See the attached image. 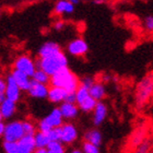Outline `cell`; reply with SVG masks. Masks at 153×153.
Listing matches in <instances>:
<instances>
[{
	"mask_svg": "<svg viewBox=\"0 0 153 153\" xmlns=\"http://www.w3.org/2000/svg\"><path fill=\"white\" fill-rule=\"evenodd\" d=\"M37 129H38V131H42V132L47 134L48 131L51 129V127L47 124V123H46V121H45V119H42L37 125Z\"/></svg>",
	"mask_w": 153,
	"mask_h": 153,
	"instance_id": "4dcf8cb0",
	"label": "cell"
},
{
	"mask_svg": "<svg viewBox=\"0 0 153 153\" xmlns=\"http://www.w3.org/2000/svg\"><path fill=\"white\" fill-rule=\"evenodd\" d=\"M90 95L89 93V89H86L85 86L79 85L78 89L76 90V103H80L81 101L88 97Z\"/></svg>",
	"mask_w": 153,
	"mask_h": 153,
	"instance_id": "484cf974",
	"label": "cell"
},
{
	"mask_svg": "<svg viewBox=\"0 0 153 153\" xmlns=\"http://www.w3.org/2000/svg\"><path fill=\"white\" fill-rule=\"evenodd\" d=\"M0 16H1V9H0Z\"/></svg>",
	"mask_w": 153,
	"mask_h": 153,
	"instance_id": "ee69618b",
	"label": "cell"
},
{
	"mask_svg": "<svg viewBox=\"0 0 153 153\" xmlns=\"http://www.w3.org/2000/svg\"><path fill=\"white\" fill-rule=\"evenodd\" d=\"M89 93L94 100H96V101H102L105 97V94H106L105 86H104V84L102 82H94L92 84V86L89 89Z\"/></svg>",
	"mask_w": 153,
	"mask_h": 153,
	"instance_id": "d6986e66",
	"label": "cell"
},
{
	"mask_svg": "<svg viewBox=\"0 0 153 153\" xmlns=\"http://www.w3.org/2000/svg\"><path fill=\"white\" fill-rule=\"evenodd\" d=\"M143 25L148 32H153V16H147L144 18Z\"/></svg>",
	"mask_w": 153,
	"mask_h": 153,
	"instance_id": "f546056e",
	"label": "cell"
},
{
	"mask_svg": "<svg viewBox=\"0 0 153 153\" xmlns=\"http://www.w3.org/2000/svg\"><path fill=\"white\" fill-rule=\"evenodd\" d=\"M65 25H66V23H65L62 20H58V21L55 22L54 29L56 30V31H61V30L65 29Z\"/></svg>",
	"mask_w": 153,
	"mask_h": 153,
	"instance_id": "e575fe53",
	"label": "cell"
},
{
	"mask_svg": "<svg viewBox=\"0 0 153 153\" xmlns=\"http://www.w3.org/2000/svg\"><path fill=\"white\" fill-rule=\"evenodd\" d=\"M59 51H61V48L58 43H56V42H46L38 49V57H51L53 55L58 54Z\"/></svg>",
	"mask_w": 153,
	"mask_h": 153,
	"instance_id": "30bf717a",
	"label": "cell"
},
{
	"mask_svg": "<svg viewBox=\"0 0 153 153\" xmlns=\"http://www.w3.org/2000/svg\"><path fill=\"white\" fill-rule=\"evenodd\" d=\"M48 84L36 82L35 80L31 79L30 88L26 92L29 93L30 96H32L34 99H47L48 94Z\"/></svg>",
	"mask_w": 153,
	"mask_h": 153,
	"instance_id": "9c48e42d",
	"label": "cell"
},
{
	"mask_svg": "<svg viewBox=\"0 0 153 153\" xmlns=\"http://www.w3.org/2000/svg\"><path fill=\"white\" fill-rule=\"evenodd\" d=\"M23 130H24V134H32L34 136V134L36 132V127L35 125L31 123V121H22Z\"/></svg>",
	"mask_w": 153,
	"mask_h": 153,
	"instance_id": "4316f807",
	"label": "cell"
},
{
	"mask_svg": "<svg viewBox=\"0 0 153 153\" xmlns=\"http://www.w3.org/2000/svg\"><path fill=\"white\" fill-rule=\"evenodd\" d=\"M18 147H19V153H33L36 149L34 137L32 134H24L18 141Z\"/></svg>",
	"mask_w": 153,
	"mask_h": 153,
	"instance_id": "7c38bea8",
	"label": "cell"
},
{
	"mask_svg": "<svg viewBox=\"0 0 153 153\" xmlns=\"http://www.w3.org/2000/svg\"><path fill=\"white\" fill-rule=\"evenodd\" d=\"M59 109L64 119H68V120L76 118L79 114V107L74 103L62 102L59 106Z\"/></svg>",
	"mask_w": 153,
	"mask_h": 153,
	"instance_id": "4fadbf2b",
	"label": "cell"
},
{
	"mask_svg": "<svg viewBox=\"0 0 153 153\" xmlns=\"http://www.w3.org/2000/svg\"><path fill=\"white\" fill-rule=\"evenodd\" d=\"M35 64L36 68L44 70L48 76H51L60 69L68 67V58L62 51H59L58 54L53 55L51 57L38 58V60L35 61Z\"/></svg>",
	"mask_w": 153,
	"mask_h": 153,
	"instance_id": "7a4b0ae2",
	"label": "cell"
},
{
	"mask_svg": "<svg viewBox=\"0 0 153 153\" xmlns=\"http://www.w3.org/2000/svg\"><path fill=\"white\" fill-rule=\"evenodd\" d=\"M68 1H70L72 4H74V6H76V4H79V3H80V0H68Z\"/></svg>",
	"mask_w": 153,
	"mask_h": 153,
	"instance_id": "60d3db41",
	"label": "cell"
},
{
	"mask_svg": "<svg viewBox=\"0 0 153 153\" xmlns=\"http://www.w3.org/2000/svg\"><path fill=\"white\" fill-rule=\"evenodd\" d=\"M149 150V143H143L138 147V150L136 153H148Z\"/></svg>",
	"mask_w": 153,
	"mask_h": 153,
	"instance_id": "d590c367",
	"label": "cell"
},
{
	"mask_svg": "<svg viewBox=\"0 0 153 153\" xmlns=\"http://www.w3.org/2000/svg\"><path fill=\"white\" fill-rule=\"evenodd\" d=\"M11 76H13V79L16 82V84L19 85L21 91H27L29 90L30 83H31V76H29L22 71L16 70V69H13L12 72H11Z\"/></svg>",
	"mask_w": 153,
	"mask_h": 153,
	"instance_id": "9a60e30c",
	"label": "cell"
},
{
	"mask_svg": "<svg viewBox=\"0 0 153 153\" xmlns=\"http://www.w3.org/2000/svg\"><path fill=\"white\" fill-rule=\"evenodd\" d=\"M0 112L3 119H10L16 112V102L4 99L0 103Z\"/></svg>",
	"mask_w": 153,
	"mask_h": 153,
	"instance_id": "2e32d148",
	"label": "cell"
},
{
	"mask_svg": "<svg viewBox=\"0 0 153 153\" xmlns=\"http://www.w3.org/2000/svg\"><path fill=\"white\" fill-rule=\"evenodd\" d=\"M33 137H34V142H35L36 148H46L48 143L51 142L47 134L42 132V131H36Z\"/></svg>",
	"mask_w": 153,
	"mask_h": 153,
	"instance_id": "7402d4cb",
	"label": "cell"
},
{
	"mask_svg": "<svg viewBox=\"0 0 153 153\" xmlns=\"http://www.w3.org/2000/svg\"><path fill=\"white\" fill-rule=\"evenodd\" d=\"M47 136L51 141H59L60 138V131H59V127L51 128V130L47 132Z\"/></svg>",
	"mask_w": 153,
	"mask_h": 153,
	"instance_id": "f1b7e54d",
	"label": "cell"
},
{
	"mask_svg": "<svg viewBox=\"0 0 153 153\" xmlns=\"http://www.w3.org/2000/svg\"><path fill=\"white\" fill-rule=\"evenodd\" d=\"M23 136H24V130H23L22 121H10L4 126V131L2 136L4 140L18 142Z\"/></svg>",
	"mask_w": 153,
	"mask_h": 153,
	"instance_id": "277c9868",
	"label": "cell"
},
{
	"mask_svg": "<svg viewBox=\"0 0 153 153\" xmlns=\"http://www.w3.org/2000/svg\"><path fill=\"white\" fill-rule=\"evenodd\" d=\"M94 82H95V81H94L93 78H91V76H84V78L80 81V85L85 86L86 89H90Z\"/></svg>",
	"mask_w": 153,
	"mask_h": 153,
	"instance_id": "1f68e13d",
	"label": "cell"
},
{
	"mask_svg": "<svg viewBox=\"0 0 153 153\" xmlns=\"http://www.w3.org/2000/svg\"><path fill=\"white\" fill-rule=\"evenodd\" d=\"M4 90H6V80L0 76V103L6 99V95H4Z\"/></svg>",
	"mask_w": 153,
	"mask_h": 153,
	"instance_id": "d6a6232c",
	"label": "cell"
},
{
	"mask_svg": "<svg viewBox=\"0 0 153 153\" xmlns=\"http://www.w3.org/2000/svg\"><path fill=\"white\" fill-rule=\"evenodd\" d=\"M69 153H84L82 150H79V149H74V150H71Z\"/></svg>",
	"mask_w": 153,
	"mask_h": 153,
	"instance_id": "ab89813d",
	"label": "cell"
},
{
	"mask_svg": "<svg viewBox=\"0 0 153 153\" xmlns=\"http://www.w3.org/2000/svg\"><path fill=\"white\" fill-rule=\"evenodd\" d=\"M2 119H3V118H2V115H1V112H0V121H2Z\"/></svg>",
	"mask_w": 153,
	"mask_h": 153,
	"instance_id": "7bdbcfd3",
	"label": "cell"
},
{
	"mask_svg": "<svg viewBox=\"0 0 153 153\" xmlns=\"http://www.w3.org/2000/svg\"><path fill=\"white\" fill-rule=\"evenodd\" d=\"M46 149L47 153H66L64 144L60 141H51Z\"/></svg>",
	"mask_w": 153,
	"mask_h": 153,
	"instance_id": "cb8c5ba5",
	"label": "cell"
},
{
	"mask_svg": "<svg viewBox=\"0 0 153 153\" xmlns=\"http://www.w3.org/2000/svg\"><path fill=\"white\" fill-rule=\"evenodd\" d=\"M67 51L69 54L74 56V57H81L88 53L89 45L83 38H76L68 44Z\"/></svg>",
	"mask_w": 153,
	"mask_h": 153,
	"instance_id": "ba28073f",
	"label": "cell"
},
{
	"mask_svg": "<svg viewBox=\"0 0 153 153\" xmlns=\"http://www.w3.org/2000/svg\"><path fill=\"white\" fill-rule=\"evenodd\" d=\"M93 112V124L95 126L102 125L105 120L106 116H107V106L102 102V101H97L95 107L92 111Z\"/></svg>",
	"mask_w": 153,
	"mask_h": 153,
	"instance_id": "8fae6325",
	"label": "cell"
},
{
	"mask_svg": "<svg viewBox=\"0 0 153 153\" xmlns=\"http://www.w3.org/2000/svg\"><path fill=\"white\" fill-rule=\"evenodd\" d=\"M67 91L62 88H59V86H53L51 85L49 89H48V94H47V99L51 101V103H62L65 102V99H66V95H67Z\"/></svg>",
	"mask_w": 153,
	"mask_h": 153,
	"instance_id": "5bb4252c",
	"label": "cell"
},
{
	"mask_svg": "<svg viewBox=\"0 0 153 153\" xmlns=\"http://www.w3.org/2000/svg\"><path fill=\"white\" fill-rule=\"evenodd\" d=\"M32 79L35 80L36 82L48 84L49 81H51V76H48L44 70H42V69H39V68H36L35 72H34L32 76Z\"/></svg>",
	"mask_w": 153,
	"mask_h": 153,
	"instance_id": "603a6c76",
	"label": "cell"
},
{
	"mask_svg": "<svg viewBox=\"0 0 153 153\" xmlns=\"http://www.w3.org/2000/svg\"><path fill=\"white\" fill-rule=\"evenodd\" d=\"M4 126L6 125L3 124L2 121H0V138L3 136V131H4Z\"/></svg>",
	"mask_w": 153,
	"mask_h": 153,
	"instance_id": "74e56055",
	"label": "cell"
},
{
	"mask_svg": "<svg viewBox=\"0 0 153 153\" xmlns=\"http://www.w3.org/2000/svg\"><path fill=\"white\" fill-rule=\"evenodd\" d=\"M51 85L53 86H59L62 88L69 92H76L78 86L80 85V81L76 78V74L69 69L68 67H65L57 71L55 74L51 76Z\"/></svg>",
	"mask_w": 153,
	"mask_h": 153,
	"instance_id": "6da1fadb",
	"label": "cell"
},
{
	"mask_svg": "<svg viewBox=\"0 0 153 153\" xmlns=\"http://www.w3.org/2000/svg\"><path fill=\"white\" fill-rule=\"evenodd\" d=\"M104 2H105V0H94V1H93L94 4H102V3H104Z\"/></svg>",
	"mask_w": 153,
	"mask_h": 153,
	"instance_id": "f35d334b",
	"label": "cell"
},
{
	"mask_svg": "<svg viewBox=\"0 0 153 153\" xmlns=\"http://www.w3.org/2000/svg\"><path fill=\"white\" fill-rule=\"evenodd\" d=\"M65 102L68 103H76V92H69L67 93L66 95V99H65Z\"/></svg>",
	"mask_w": 153,
	"mask_h": 153,
	"instance_id": "836d02e7",
	"label": "cell"
},
{
	"mask_svg": "<svg viewBox=\"0 0 153 153\" xmlns=\"http://www.w3.org/2000/svg\"><path fill=\"white\" fill-rule=\"evenodd\" d=\"M13 67H14V69H16V70L24 72V74H27L29 76H31V78H32L33 74H34L36 70L35 61L33 60L30 56H27V55H21V56H19V57L14 60Z\"/></svg>",
	"mask_w": 153,
	"mask_h": 153,
	"instance_id": "5b68a950",
	"label": "cell"
},
{
	"mask_svg": "<svg viewBox=\"0 0 153 153\" xmlns=\"http://www.w3.org/2000/svg\"><path fill=\"white\" fill-rule=\"evenodd\" d=\"M84 139H85V141L90 142V143L100 147V146L102 144L103 138H102L101 131H99L97 129H91V130L86 131L85 132V134H84Z\"/></svg>",
	"mask_w": 153,
	"mask_h": 153,
	"instance_id": "ffe728a7",
	"label": "cell"
},
{
	"mask_svg": "<svg viewBox=\"0 0 153 153\" xmlns=\"http://www.w3.org/2000/svg\"><path fill=\"white\" fill-rule=\"evenodd\" d=\"M33 153H47V149L46 148H36Z\"/></svg>",
	"mask_w": 153,
	"mask_h": 153,
	"instance_id": "8d00e7d4",
	"label": "cell"
},
{
	"mask_svg": "<svg viewBox=\"0 0 153 153\" xmlns=\"http://www.w3.org/2000/svg\"><path fill=\"white\" fill-rule=\"evenodd\" d=\"M153 94V76H147L141 80L137 84L136 92H134V99L137 105L141 106L146 104L149 101Z\"/></svg>",
	"mask_w": 153,
	"mask_h": 153,
	"instance_id": "3957f363",
	"label": "cell"
},
{
	"mask_svg": "<svg viewBox=\"0 0 153 153\" xmlns=\"http://www.w3.org/2000/svg\"><path fill=\"white\" fill-rule=\"evenodd\" d=\"M3 151L4 153H19V147L16 141H3Z\"/></svg>",
	"mask_w": 153,
	"mask_h": 153,
	"instance_id": "d4e9b609",
	"label": "cell"
},
{
	"mask_svg": "<svg viewBox=\"0 0 153 153\" xmlns=\"http://www.w3.org/2000/svg\"><path fill=\"white\" fill-rule=\"evenodd\" d=\"M96 103H97V101L93 99L91 95H89L88 97H85V99L83 100V101H81L80 103H78V107H79V109H81L82 112L90 113L94 109Z\"/></svg>",
	"mask_w": 153,
	"mask_h": 153,
	"instance_id": "44dd1931",
	"label": "cell"
},
{
	"mask_svg": "<svg viewBox=\"0 0 153 153\" xmlns=\"http://www.w3.org/2000/svg\"><path fill=\"white\" fill-rule=\"evenodd\" d=\"M151 153H153V150H152V152H151Z\"/></svg>",
	"mask_w": 153,
	"mask_h": 153,
	"instance_id": "f6af8a7d",
	"label": "cell"
},
{
	"mask_svg": "<svg viewBox=\"0 0 153 153\" xmlns=\"http://www.w3.org/2000/svg\"><path fill=\"white\" fill-rule=\"evenodd\" d=\"M6 99L11 100L13 102H18L21 97V89L14 81L11 74H8L6 78V90H4Z\"/></svg>",
	"mask_w": 153,
	"mask_h": 153,
	"instance_id": "52a82bcc",
	"label": "cell"
},
{
	"mask_svg": "<svg viewBox=\"0 0 153 153\" xmlns=\"http://www.w3.org/2000/svg\"><path fill=\"white\" fill-rule=\"evenodd\" d=\"M59 131H60V141L62 144H71L74 143V141L78 138V129L74 124L71 123H66L62 124L59 127Z\"/></svg>",
	"mask_w": 153,
	"mask_h": 153,
	"instance_id": "8992f818",
	"label": "cell"
},
{
	"mask_svg": "<svg viewBox=\"0 0 153 153\" xmlns=\"http://www.w3.org/2000/svg\"><path fill=\"white\" fill-rule=\"evenodd\" d=\"M82 151L84 153H101L100 152V148L97 146H94V144L90 143L88 141H85L82 144Z\"/></svg>",
	"mask_w": 153,
	"mask_h": 153,
	"instance_id": "83f0119b",
	"label": "cell"
},
{
	"mask_svg": "<svg viewBox=\"0 0 153 153\" xmlns=\"http://www.w3.org/2000/svg\"><path fill=\"white\" fill-rule=\"evenodd\" d=\"M44 119L51 128L60 127L61 125L64 124V117H62V115H61L59 107L53 109Z\"/></svg>",
	"mask_w": 153,
	"mask_h": 153,
	"instance_id": "e0dca14e",
	"label": "cell"
},
{
	"mask_svg": "<svg viewBox=\"0 0 153 153\" xmlns=\"http://www.w3.org/2000/svg\"><path fill=\"white\" fill-rule=\"evenodd\" d=\"M109 78H111V76H103V79L105 80V81H108Z\"/></svg>",
	"mask_w": 153,
	"mask_h": 153,
	"instance_id": "b9f144b4",
	"label": "cell"
},
{
	"mask_svg": "<svg viewBox=\"0 0 153 153\" xmlns=\"http://www.w3.org/2000/svg\"><path fill=\"white\" fill-rule=\"evenodd\" d=\"M74 11V4L68 0H58L54 8V12L56 14H70Z\"/></svg>",
	"mask_w": 153,
	"mask_h": 153,
	"instance_id": "ac0fdd59",
	"label": "cell"
}]
</instances>
